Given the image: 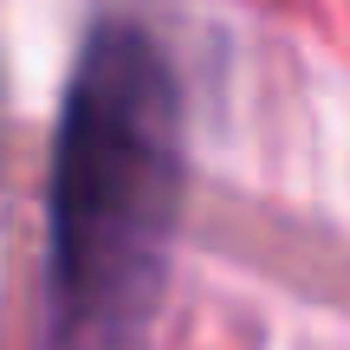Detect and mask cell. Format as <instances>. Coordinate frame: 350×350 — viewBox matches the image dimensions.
Masks as SVG:
<instances>
[{
    "mask_svg": "<svg viewBox=\"0 0 350 350\" xmlns=\"http://www.w3.org/2000/svg\"><path fill=\"white\" fill-rule=\"evenodd\" d=\"M182 214V85L143 26L104 20L78 52L52 143L46 350H143Z\"/></svg>",
    "mask_w": 350,
    "mask_h": 350,
    "instance_id": "6da1fadb",
    "label": "cell"
}]
</instances>
